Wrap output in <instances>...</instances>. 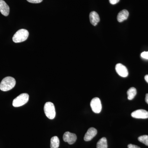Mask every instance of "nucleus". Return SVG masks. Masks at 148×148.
<instances>
[{
    "mask_svg": "<svg viewBox=\"0 0 148 148\" xmlns=\"http://www.w3.org/2000/svg\"><path fill=\"white\" fill-rule=\"evenodd\" d=\"M108 143L106 138H102L97 143V148H108Z\"/></svg>",
    "mask_w": 148,
    "mask_h": 148,
    "instance_id": "2eb2a0df",
    "label": "nucleus"
},
{
    "mask_svg": "<svg viewBox=\"0 0 148 148\" xmlns=\"http://www.w3.org/2000/svg\"><path fill=\"white\" fill-rule=\"evenodd\" d=\"M46 116L50 119H53L56 116L55 107L51 102H47L44 107Z\"/></svg>",
    "mask_w": 148,
    "mask_h": 148,
    "instance_id": "7ed1b4c3",
    "label": "nucleus"
},
{
    "mask_svg": "<svg viewBox=\"0 0 148 148\" xmlns=\"http://www.w3.org/2000/svg\"><path fill=\"white\" fill-rule=\"evenodd\" d=\"M127 99L129 100H132L137 94V90L134 87L130 88L127 91Z\"/></svg>",
    "mask_w": 148,
    "mask_h": 148,
    "instance_id": "4468645a",
    "label": "nucleus"
},
{
    "mask_svg": "<svg viewBox=\"0 0 148 148\" xmlns=\"http://www.w3.org/2000/svg\"><path fill=\"white\" fill-rule=\"evenodd\" d=\"M29 100V94L26 93H22L14 99L12 105L14 107H19L25 105Z\"/></svg>",
    "mask_w": 148,
    "mask_h": 148,
    "instance_id": "20e7f679",
    "label": "nucleus"
},
{
    "mask_svg": "<svg viewBox=\"0 0 148 148\" xmlns=\"http://www.w3.org/2000/svg\"><path fill=\"white\" fill-rule=\"evenodd\" d=\"M116 73L119 75L123 77H127L128 75V72L126 67L121 64H117L115 67Z\"/></svg>",
    "mask_w": 148,
    "mask_h": 148,
    "instance_id": "6e6552de",
    "label": "nucleus"
},
{
    "mask_svg": "<svg viewBox=\"0 0 148 148\" xmlns=\"http://www.w3.org/2000/svg\"><path fill=\"white\" fill-rule=\"evenodd\" d=\"M145 101L146 103L148 104V93H147L146 95Z\"/></svg>",
    "mask_w": 148,
    "mask_h": 148,
    "instance_id": "412c9836",
    "label": "nucleus"
},
{
    "mask_svg": "<svg viewBox=\"0 0 148 148\" xmlns=\"http://www.w3.org/2000/svg\"><path fill=\"white\" fill-rule=\"evenodd\" d=\"M145 80L148 83V75H146L145 76Z\"/></svg>",
    "mask_w": 148,
    "mask_h": 148,
    "instance_id": "4be33fe9",
    "label": "nucleus"
},
{
    "mask_svg": "<svg viewBox=\"0 0 148 148\" xmlns=\"http://www.w3.org/2000/svg\"><path fill=\"white\" fill-rule=\"evenodd\" d=\"M129 16V12L126 10H123L120 12L117 17L118 21L119 22H122L126 20Z\"/></svg>",
    "mask_w": 148,
    "mask_h": 148,
    "instance_id": "f8f14e48",
    "label": "nucleus"
},
{
    "mask_svg": "<svg viewBox=\"0 0 148 148\" xmlns=\"http://www.w3.org/2000/svg\"><path fill=\"white\" fill-rule=\"evenodd\" d=\"M0 12L5 16H8L9 14V7L3 0H0Z\"/></svg>",
    "mask_w": 148,
    "mask_h": 148,
    "instance_id": "9d476101",
    "label": "nucleus"
},
{
    "mask_svg": "<svg viewBox=\"0 0 148 148\" xmlns=\"http://www.w3.org/2000/svg\"><path fill=\"white\" fill-rule=\"evenodd\" d=\"M131 116L134 118L146 119L148 118V112L142 109L137 110L132 112Z\"/></svg>",
    "mask_w": 148,
    "mask_h": 148,
    "instance_id": "423d86ee",
    "label": "nucleus"
},
{
    "mask_svg": "<svg viewBox=\"0 0 148 148\" xmlns=\"http://www.w3.org/2000/svg\"><path fill=\"white\" fill-rule=\"evenodd\" d=\"M138 140L141 143H143L146 145L148 146V135H144L140 136L138 138Z\"/></svg>",
    "mask_w": 148,
    "mask_h": 148,
    "instance_id": "dca6fc26",
    "label": "nucleus"
},
{
    "mask_svg": "<svg viewBox=\"0 0 148 148\" xmlns=\"http://www.w3.org/2000/svg\"><path fill=\"white\" fill-rule=\"evenodd\" d=\"M128 148H140V147L135 145H132V144H129L127 145Z\"/></svg>",
    "mask_w": 148,
    "mask_h": 148,
    "instance_id": "aec40b11",
    "label": "nucleus"
},
{
    "mask_svg": "<svg viewBox=\"0 0 148 148\" xmlns=\"http://www.w3.org/2000/svg\"><path fill=\"white\" fill-rule=\"evenodd\" d=\"M16 84V81L13 77H7L2 80L0 84V89L3 91L11 90Z\"/></svg>",
    "mask_w": 148,
    "mask_h": 148,
    "instance_id": "f257e3e1",
    "label": "nucleus"
},
{
    "mask_svg": "<svg viewBox=\"0 0 148 148\" xmlns=\"http://www.w3.org/2000/svg\"><path fill=\"white\" fill-rule=\"evenodd\" d=\"M89 18L90 23L94 26H96L100 20L99 15L95 11H92L90 12L89 14Z\"/></svg>",
    "mask_w": 148,
    "mask_h": 148,
    "instance_id": "9b49d317",
    "label": "nucleus"
},
{
    "mask_svg": "<svg viewBox=\"0 0 148 148\" xmlns=\"http://www.w3.org/2000/svg\"><path fill=\"white\" fill-rule=\"evenodd\" d=\"M120 0H109L110 3L111 4L114 5L119 1Z\"/></svg>",
    "mask_w": 148,
    "mask_h": 148,
    "instance_id": "6ab92c4d",
    "label": "nucleus"
},
{
    "mask_svg": "<svg viewBox=\"0 0 148 148\" xmlns=\"http://www.w3.org/2000/svg\"><path fill=\"white\" fill-rule=\"evenodd\" d=\"M51 148H58L59 147L60 141L57 136H54L51 139Z\"/></svg>",
    "mask_w": 148,
    "mask_h": 148,
    "instance_id": "ddd939ff",
    "label": "nucleus"
},
{
    "mask_svg": "<svg viewBox=\"0 0 148 148\" xmlns=\"http://www.w3.org/2000/svg\"><path fill=\"white\" fill-rule=\"evenodd\" d=\"M29 36V33L27 30L20 29L14 35L12 40L15 43L23 42L27 39Z\"/></svg>",
    "mask_w": 148,
    "mask_h": 148,
    "instance_id": "f03ea898",
    "label": "nucleus"
},
{
    "mask_svg": "<svg viewBox=\"0 0 148 148\" xmlns=\"http://www.w3.org/2000/svg\"><path fill=\"white\" fill-rule=\"evenodd\" d=\"M90 107L92 111L95 113H99L102 110L101 101L98 98H94L92 99L90 103Z\"/></svg>",
    "mask_w": 148,
    "mask_h": 148,
    "instance_id": "39448f33",
    "label": "nucleus"
},
{
    "mask_svg": "<svg viewBox=\"0 0 148 148\" xmlns=\"http://www.w3.org/2000/svg\"><path fill=\"white\" fill-rule=\"evenodd\" d=\"M97 134V130L94 127H90L87 130V132L84 135V141H86V142L90 141L92 140V138L96 136Z\"/></svg>",
    "mask_w": 148,
    "mask_h": 148,
    "instance_id": "1a4fd4ad",
    "label": "nucleus"
},
{
    "mask_svg": "<svg viewBox=\"0 0 148 148\" xmlns=\"http://www.w3.org/2000/svg\"><path fill=\"white\" fill-rule=\"evenodd\" d=\"M141 56L143 58L148 59V51H144L141 53Z\"/></svg>",
    "mask_w": 148,
    "mask_h": 148,
    "instance_id": "f3484780",
    "label": "nucleus"
},
{
    "mask_svg": "<svg viewBox=\"0 0 148 148\" xmlns=\"http://www.w3.org/2000/svg\"><path fill=\"white\" fill-rule=\"evenodd\" d=\"M77 137L74 133L69 132H66L63 135V140L64 142H67L69 145H73L75 143Z\"/></svg>",
    "mask_w": 148,
    "mask_h": 148,
    "instance_id": "0eeeda50",
    "label": "nucleus"
},
{
    "mask_svg": "<svg viewBox=\"0 0 148 148\" xmlns=\"http://www.w3.org/2000/svg\"><path fill=\"white\" fill-rule=\"evenodd\" d=\"M29 3H39L42 1L43 0H27Z\"/></svg>",
    "mask_w": 148,
    "mask_h": 148,
    "instance_id": "a211bd4d",
    "label": "nucleus"
}]
</instances>
